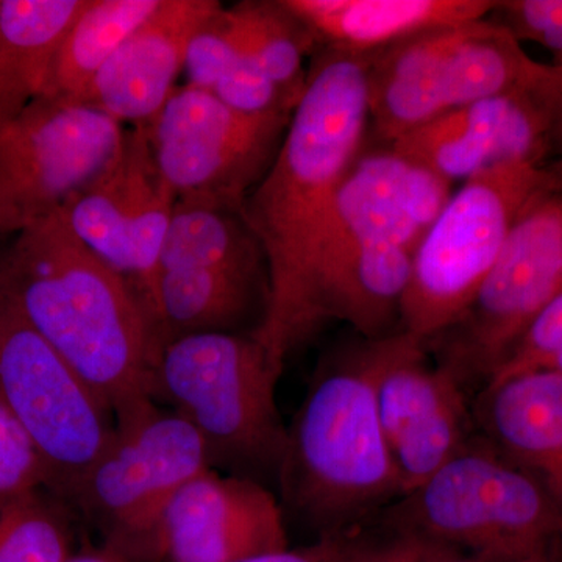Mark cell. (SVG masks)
Instances as JSON below:
<instances>
[{
	"label": "cell",
	"instance_id": "277c9868",
	"mask_svg": "<svg viewBox=\"0 0 562 562\" xmlns=\"http://www.w3.org/2000/svg\"><path fill=\"white\" fill-rule=\"evenodd\" d=\"M283 368L255 335L179 336L160 351L155 401L194 428L213 471L272 490L288 439L277 406Z\"/></svg>",
	"mask_w": 562,
	"mask_h": 562
},
{
	"label": "cell",
	"instance_id": "ffe728a7",
	"mask_svg": "<svg viewBox=\"0 0 562 562\" xmlns=\"http://www.w3.org/2000/svg\"><path fill=\"white\" fill-rule=\"evenodd\" d=\"M322 49L368 57L431 29L483 20L491 0H283Z\"/></svg>",
	"mask_w": 562,
	"mask_h": 562
},
{
	"label": "cell",
	"instance_id": "8992f818",
	"mask_svg": "<svg viewBox=\"0 0 562 562\" xmlns=\"http://www.w3.org/2000/svg\"><path fill=\"white\" fill-rule=\"evenodd\" d=\"M401 508L395 528L431 546L492 561L562 562V509L490 443H468Z\"/></svg>",
	"mask_w": 562,
	"mask_h": 562
},
{
	"label": "cell",
	"instance_id": "484cf974",
	"mask_svg": "<svg viewBox=\"0 0 562 562\" xmlns=\"http://www.w3.org/2000/svg\"><path fill=\"white\" fill-rule=\"evenodd\" d=\"M243 55L241 46L233 33L227 9L221 5L195 31L188 44L183 65L187 85L213 91L217 81Z\"/></svg>",
	"mask_w": 562,
	"mask_h": 562
},
{
	"label": "cell",
	"instance_id": "7a4b0ae2",
	"mask_svg": "<svg viewBox=\"0 0 562 562\" xmlns=\"http://www.w3.org/2000/svg\"><path fill=\"white\" fill-rule=\"evenodd\" d=\"M0 294L116 419L155 401L160 330L131 284L60 214L20 233L0 258Z\"/></svg>",
	"mask_w": 562,
	"mask_h": 562
},
{
	"label": "cell",
	"instance_id": "8fae6325",
	"mask_svg": "<svg viewBox=\"0 0 562 562\" xmlns=\"http://www.w3.org/2000/svg\"><path fill=\"white\" fill-rule=\"evenodd\" d=\"M291 116L239 113L213 92L184 83L143 128L177 202L243 213L271 168Z\"/></svg>",
	"mask_w": 562,
	"mask_h": 562
},
{
	"label": "cell",
	"instance_id": "7c38bea8",
	"mask_svg": "<svg viewBox=\"0 0 562 562\" xmlns=\"http://www.w3.org/2000/svg\"><path fill=\"white\" fill-rule=\"evenodd\" d=\"M127 127L91 103L43 95L0 131V233L58 213L120 151Z\"/></svg>",
	"mask_w": 562,
	"mask_h": 562
},
{
	"label": "cell",
	"instance_id": "7402d4cb",
	"mask_svg": "<svg viewBox=\"0 0 562 562\" xmlns=\"http://www.w3.org/2000/svg\"><path fill=\"white\" fill-rule=\"evenodd\" d=\"M161 2L85 0L55 55L44 95L85 102L99 72Z\"/></svg>",
	"mask_w": 562,
	"mask_h": 562
},
{
	"label": "cell",
	"instance_id": "4316f807",
	"mask_svg": "<svg viewBox=\"0 0 562 562\" xmlns=\"http://www.w3.org/2000/svg\"><path fill=\"white\" fill-rule=\"evenodd\" d=\"M487 20L519 43L531 41L552 50L554 63H562V0H503Z\"/></svg>",
	"mask_w": 562,
	"mask_h": 562
},
{
	"label": "cell",
	"instance_id": "5bb4252c",
	"mask_svg": "<svg viewBox=\"0 0 562 562\" xmlns=\"http://www.w3.org/2000/svg\"><path fill=\"white\" fill-rule=\"evenodd\" d=\"M369 360L376 412L405 497L468 446L464 394L408 333L369 341Z\"/></svg>",
	"mask_w": 562,
	"mask_h": 562
},
{
	"label": "cell",
	"instance_id": "1f68e13d",
	"mask_svg": "<svg viewBox=\"0 0 562 562\" xmlns=\"http://www.w3.org/2000/svg\"><path fill=\"white\" fill-rule=\"evenodd\" d=\"M68 562H140L102 542L85 541Z\"/></svg>",
	"mask_w": 562,
	"mask_h": 562
},
{
	"label": "cell",
	"instance_id": "d6a6232c",
	"mask_svg": "<svg viewBox=\"0 0 562 562\" xmlns=\"http://www.w3.org/2000/svg\"><path fill=\"white\" fill-rule=\"evenodd\" d=\"M424 562H505L484 560V558L471 557V554H460L453 550L442 549V547H435L430 554L425 558ZM527 562H552V561H527Z\"/></svg>",
	"mask_w": 562,
	"mask_h": 562
},
{
	"label": "cell",
	"instance_id": "f546056e",
	"mask_svg": "<svg viewBox=\"0 0 562 562\" xmlns=\"http://www.w3.org/2000/svg\"><path fill=\"white\" fill-rule=\"evenodd\" d=\"M338 536H328V538L317 539V542L310 547L258 554V557L239 562H338Z\"/></svg>",
	"mask_w": 562,
	"mask_h": 562
},
{
	"label": "cell",
	"instance_id": "9a60e30c",
	"mask_svg": "<svg viewBox=\"0 0 562 562\" xmlns=\"http://www.w3.org/2000/svg\"><path fill=\"white\" fill-rule=\"evenodd\" d=\"M286 549V517L276 492L209 469L173 495L140 561L239 562Z\"/></svg>",
	"mask_w": 562,
	"mask_h": 562
},
{
	"label": "cell",
	"instance_id": "4dcf8cb0",
	"mask_svg": "<svg viewBox=\"0 0 562 562\" xmlns=\"http://www.w3.org/2000/svg\"><path fill=\"white\" fill-rule=\"evenodd\" d=\"M552 117L553 157L562 160V63H553L552 74L542 88Z\"/></svg>",
	"mask_w": 562,
	"mask_h": 562
},
{
	"label": "cell",
	"instance_id": "603a6c76",
	"mask_svg": "<svg viewBox=\"0 0 562 562\" xmlns=\"http://www.w3.org/2000/svg\"><path fill=\"white\" fill-rule=\"evenodd\" d=\"M233 33L250 58L292 101H301L317 46L313 33L283 0H244L227 9Z\"/></svg>",
	"mask_w": 562,
	"mask_h": 562
},
{
	"label": "cell",
	"instance_id": "cb8c5ba5",
	"mask_svg": "<svg viewBox=\"0 0 562 562\" xmlns=\"http://www.w3.org/2000/svg\"><path fill=\"white\" fill-rule=\"evenodd\" d=\"M79 514L40 487L0 498V562H68L85 542Z\"/></svg>",
	"mask_w": 562,
	"mask_h": 562
},
{
	"label": "cell",
	"instance_id": "83f0119b",
	"mask_svg": "<svg viewBox=\"0 0 562 562\" xmlns=\"http://www.w3.org/2000/svg\"><path fill=\"white\" fill-rule=\"evenodd\" d=\"M40 487L47 490L46 469L0 398V498Z\"/></svg>",
	"mask_w": 562,
	"mask_h": 562
},
{
	"label": "cell",
	"instance_id": "e0dca14e",
	"mask_svg": "<svg viewBox=\"0 0 562 562\" xmlns=\"http://www.w3.org/2000/svg\"><path fill=\"white\" fill-rule=\"evenodd\" d=\"M543 85L469 103L390 146L452 187L508 162L552 161V120Z\"/></svg>",
	"mask_w": 562,
	"mask_h": 562
},
{
	"label": "cell",
	"instance_id": "d4e9b609",
	"mask_svg": "<svg viewBox=\"0 0 562 562\" xmlns=\"http://www.w3.org/2000/svg\"><path fill=\"white\" fill-rule=\"evenodd\" d=\"M535 371L562 375V291L530 322L487 383Z\"/></svg>",
	"mask_w": 562,
	"mask_h": 562
},
{
	"label": "cell",
	"instance_id": "d6986e66",
	"mask_svg": "<svg viewBox=\"0 0 562 562\" xmlns=\"http://www.w3.org/2000/svg\"><path fill=\"white\" fill-rule=\"evenodd\" d=\"M490 446L535 476L562 509V375L535 371L487 383L479 405Z\"/></svg>",
	"mask_w": 562,
	"mask_h": 562
},
{
	"label": "cell",
	"instance_id": "3957f363",
	"mask_svg": "<svg viewBox=\"0 0 562 562\" xmlns=\"http://www.w3.org/2000/svg\"><path fill=\"white\" fill-rule=\"evenodd\" d=\"M277 490L284 517H297L319 539L355 530L402 497L376 412L369 341L317 369L288 428Z\"/></svg>",
	"mask_w": 562,
	"mask_h": 562
},
{
	"label": "cell",
	"instance_id": "5b68a950",
	"mask_svg": "<svg viewBox=\"0 0 562 562\" xmlns=\"http://www.w3.org/2000/svg\"><path fill=\"white\" fill-rule=\"evenodd\" d=\"M550 74L487 16L431 29L368 55L369 124L391 144L469 103L536 90Z\"/></svg>",
	"mask_w": 562,
	"mask_h": 562
},
{
	"label": "cell",
	"instance_id": "52a82bcc",
	"mask_svg": "<svg viewBox=\"0 0 562 562\" xmlns=\"http://www.w3.org/2000/svg\"><path fill=\"white\" fill-rule=\"evenodd\" d=\"M562 188V160L487 169L453 192L414 255L401 330L430 342L465 312L525 210Z\"/></svg>",
	"mask_w": 562,
	"mask_h": 562
},
{
	"label": "cell",
	"instance_id": "9c48e42d",
	"mask_svg": "<svg viewBox=\"0 0 562 562\" xmlns=\"http://www.w3.org/2000/svg\"><path fill=\"white\" fill-rule=\"evenodd\" d=\"M0 398L63 501L102 457L116 416L90 384L0 294Z\"/></svg>",
	"mask_w": 562,
	"mask_h": 562
},
{
	"label": "cell",
	"instance_id": "6da1fadb",
	"mask_svg": "<svg viewBox=\"0 0 562 562\" xmlns=\"http://www.w3.org/2000/svg\"><path fill=\"white\" fill-rule=\"evenodd\" d=\"M368 57L322 49L271 168L243 216L265 251L271 299L255 333L281 364L302 346L303 288L314 239L369 127Z\"/></svg>",
	"mask_w": 562,
	"mask_h": 562
},
{
	"label": "cell",
	"instance_id": "ba28073f",
	"mask_svg": "<svg viewBox=\"0 0 562 562\" xmlns=\"http://www.w3.org/2000/svg\"><path fill=\"white\" fill-rule=\"evenodd\" d=\"M209 469L194 428L154 401L117 417L110 446L66 502L99 542L140 561L173 495Z\"/></svg>",
	"mask_w": 562,
	"mask_h": 562
},
{
	"label": "cell",
	"instance_id": "2e32d148",
	"mask_svg": "<svg viewBox=\"0 0 562 562\" xmlns=\"http://www.w3.org/2000/svg\"><path fill=\"white\" fill-rule=\"evenodd\" d=\"M452 194V184L390 144L361 150L322 222L306 276L319 255L362 239H397L417 251Z\"/></svg>",
	"mask_w": 562,
	"mask_h": 562
},
{
	"label": "cell",
	"instance_id": "ac0fdd59",
	"mask_svg": "<svg viewBox=\"0 0 562 562\" xmlns=\"http://www.w3.org/2000/svg\"><path fill=\"white\" fill-rule=\"evenodd\" d=\"M221 5L216 0H162L99 72L85 102L124 127H147L179 87L192 35Z\"/></svg>",
	"mask_w": 562,
	"mask_h": 562
},
{
	"label": "cell",
	"instance_id": "f1b7e54d",
	"mask_svg": "<svg viewBox=\"0 0 562 562\" xmlns=\"http://www.w3.org/2000/svg\"><path fill=\"white\" fill-rule=\"evenodd\" d=\"M351 531L338 535V562H424L435 546L419 536L394 527L387 538L362 541L353 538Z\"/></svg>",
	"mask_w": 562,
	"mask_h": 562
},
{
	"label": "cell",
	"instance_id": "4fadbf2b",
	"mask_svg": "<svg viewBox=\"0 0 562 562\" xmlns=\"http://www.w3.org/2000/svg\"><path fill=\"white\" fill-rule=\"evenodd\" d=\"M176 205L146 131L133 127L113 161L58 211L70 233L131 284L157 327L158 265Z\"/></svg>",
	"mask_w": 562,
	"mask_h": 562
},
{
	"label": "cell",
	"instance_id": "44dd1931",
	"mask_svg": "<svg viewBox=\"0 0 562 562\" xmlns=\"http://www.w3.org/2000/svg\"><path fill=\"white\" fill-rule=\"evenodd\" d=\"M85 0H0V131L43 98Z\"/></svg>",
	"mask_w": 562,
	"mask_h": 562
},
{
	"label": "cell",
	"instance_id": "30bf717a",
	"mask_svg": "<svg viewBox=\"0 0 562 562\" xmlns=\"http://www.w3.org/2000/svg\"><path fill=\"white\" fill-rule=\"evenodd\" d=\"M562 291V188L531 203L460 319L425 346L464 384L490 382L530 322Z\"/></svg>",
	"mask_w": 562,
	"mask_h": 562
}]
</instances>
